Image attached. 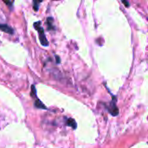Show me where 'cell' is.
I'll list each match as a JSON object with an SVG mask.
<instances>
[{"instance_id": "3957f363", "label": "cell", "mask_w": 148, "mask_h": 148, "mask_svg": "<svg viewBox=\"0 0 148 148\" xmlns=\"http://www.w3.org/2000/svg\"><path fill=\"white\" fill-rule=\"evenodd\" d=\"M111 105H110V107H108V111H109V113L112 114V115H114V116H116L117 114H118V108H117V107H116V105H115V103L114 102H111L110 103Z\"/></svg>"}, {"instance_id": "5b68a950", "label": "cell", "mask_w": 148, "mask_h": 148, "mask_svg": "<svg viewBox=\"0 0 148 148\" xmlns=\"http://www.w3.org/2000/svg\"><path fill=\"white\" fill-rule=\"evenodd\" d=\"M67 126L71 127L73 128H76V123L73 119H67Z\"/></svg>"}, {"instance_id": "8fae6325", "label": "cell", "mask_w": 148, "mask_h": 148, "mask_svg": "<svg viewBox=\"0 0 148 148\" xmlns=\"http://www.w3.org/2000/svg\"><path fill=\"white\" fill-rule=\"evenodd\" d=\"M4 3H5L6 4H8V5H11V4L13 3V2H7V1H4Z\"/></svg>"}, {"instance_id": "7a4b0ae2", "label": "cell", "mask_w": 148, "mask_h": 148, "mask_svg": "<svg viewBox=\"0 0 148 148\" xmlns=\"http://www.w3.org/2000/svg\"><path fill=\"white\" fill-rule=\"evenodd\" d=\"M0 29L3 30L5 33L10 34V35H12L14 33V29L10 26L7 25V24H0Z\"/></svg>"}, {"instance_id": "30bf717a", "label": "cell", "mask_w": 148, "mask_h": 148, "mask_svg": "<svg viewBox=\"0 0 148 148\" xmlns=\"http://www.w3.org/2000/svg\"><path fill=\"white\" fill-rule=\"evenodd\" d=\"M56 62H57V63H60V62H61V60H60V57L56 56Z\"/></svg>"}, {"instance_id": "8992f818", "label": "cell", "mask_w": 148, "mask_h": 148, "mask_svg": "<svg viewBox=\"0 0 148 148\" xmlns=\"http://www.w3.org/2000/svg\"><path fill=\"white\" fill-rule=\"evenodd\" d=\"M35 107L36 108H42V109H47V108L37 99V100H36V101H35Z\"/></svg>"}, {"instance_id": "9c48e42d", "label": "cell", "mask_w": 148, "mask_h": 148, "mask_svg": "<svg viewBox=\"0 0 148 148\" xmlns=\"http://www.w3.org/2000/svg\"><path fill=\"white\" fill-rule=\"evenodd\" d=\"M122 3L126 5V7H128L129 6V3L128 2H126V1H122Z\"/></svg>"}, {"instance_id": "6da1fadb", "label": "cell", "mask_w": 148, "mask_h": 148, "mask_svg": "<svg viewBox=\"0 0 148 148\" xmlns=\"http://www.w3.org/2000/svg\"><path fill=\"white\" fill-rule=\"evenodd\" d=\"M34 27H35V29H36L38 31V33H39V40H40L42 45H43V46H48V45H49V42H48L46 36H45L44 29H43V28L41 26V22L38 21V22H36V23H34Z\"/></svg>"}, {"instance_id": "ba28073f", "label": "cell", "mask_w": 148, "mask_h": 148, "mask_svg": "<svg viewBox=\"0 0 148 148\" xmlns=\"http://www.w3.org/2000/svg\"><path fill=\"white\" fill-rule=\"evenodd\" d=\"M31 88H32V92H31V95L32 96H34L35 98L36 97V88H35V86L33 85L32 87H31Z\"/></svg>"}, {"instance_id": "52a82bcc", "label": "cell", "mask_w": 148, "mask_h": 148, "mask_svg": "<svg viewBox=\"0 0 148 148\" xmlns=\"http://www.w3.org/2000/svg\"><path fill=\"white\" fill-rule=\"evenodd\" d=\"M41 3H42V1H34L33 2V3H34V10H38V5Z\"/></svg>"}, {"instance_id": "277c9868", "label": "cell", "mask_w": 148, "mask_h": 148, "mask_svg": "<svg viewBox=\"0 0 148 148\" xmlns=\"http://www.w3.org/2000/svg\"><path fill=\"white\" fill-rule=\"evenodd\" d=\"M54 21L52 17H48L47 18V25L49 29H55V26H54Z\"/></svg>"}]
</instances>
